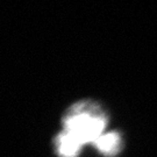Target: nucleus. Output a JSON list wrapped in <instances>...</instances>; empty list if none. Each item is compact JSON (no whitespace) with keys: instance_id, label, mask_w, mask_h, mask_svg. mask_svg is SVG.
Segmentation results:
<instances>
[{"instance_id":"nucleus-2","label":"nucleus","mask_w":157,"mask_h":157,"mask_svg":"<svg viewBox=\"0 0 157 157\" xmlns=\"http://www.w3.org/2000/svg\"><path fill=\"white\" fill-rule=\"evenodd\" d=\"M83 143L72 134L63 130L56 140V149L59 157H76Z\"/></svg>"},{"instance_id":"nucleus-1","label":"nucleus","mask_w":157,"mask_h":157,"mask_svg":"<svg viewBox=\"0 0 157 157\" xmlns=\"http://www.w3.org/2000/svg\"><path fill=\"white\" fill-rule=\"evenodd\" d=\"M105 112L95 102L82 101L71 106L64 118V130L83 144L98 140L106 126Z\"/></svg>"},{"instance_id":"nucleus-3","label":"nucleus","mask_w":157,"mask_h":157,"mask_svg":"<svg viewBox=\"0 0 157 157\" xmlns=\"http://www.w3.org/2000/svg\"><path fill=\"white\" fill-rule=\"evenodd\" d=\"M98 150L104 154L107 157L115 156L121 148V137L118 133H107V134H102L94 142Z\"/></svg>"}]
</instances>
